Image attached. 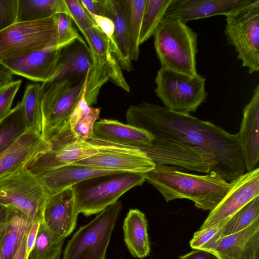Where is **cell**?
<instances>
[{
  "mask_svg": "<svg viewBox=\"0 0 259 259\" xmlns=\"http://www.w3.org/2000/svg\"><path fill=\"white\" fill-rule=\"evenodd\" d=\"M44 90L40 83H29L26 87L22 100L28 128L41 134L43 115L41 102ZM42 135V134H41Z\"/></svg>",
  "mask_w": 259,
  "mask_h": 259,
  "instance_id": "31",
  "label": "cell"
},
{
  "mask_svg": "<svg viewBox=\"0 0 259 259\" xmlns=\"http://www.w3.org/2000/svg\"><path fill=\"white\" fill-rule=\"evenodd\" d=\"M230 184L228 192L210 211L200 229L228 220L244 205L259 196V168L257 167L244 173L231 181Z\"/></svg>",
  "mask_w": 259,
  "mask_h": 259,
  "instance_id": "13",
  "label": "cell"
},
{
  "mask_svg": "<svg viewBox=\"0 0 259 259\" xmlns=\"http://www.w3.org/2000/svg\"><path fill=\"white\" fill-rule=\"evenodd\" d=\"M126 119L127 124L155 138L196 152L211 164L210 172L226 181L237 178L246 170L237 134H231L211 122L146 102L131 105Z\"/></svg>",
  "mask_w": 259,
  "mask_h": 259,
  "instance_id": "1",
  "label": "cell"
},
{
  "mask_svg": "<svg viewBox=\"0 0 259 259\" xmlns=\"http://www.w3.org/2000/svg\"><path fill=\"white\" fill-rule=\"evenodd\" d=\"M28 129L23 105L19 102L0 121V153L15 143Z\"/></svg>",
  "mask_w": 259,
  "mask_h": 259,
  "instance_id": "29",
  "label": "cell"
},
{
  "mask_svg": "<svg viewBox=\"0 0 259 259\" xmlns=\"http://www.w3.org/2000/svg\"><path fill=\"white\" fill-rule=\"evenodd\" d=\"M10 207L0 204V238L9 220Z\"/></svg>",
  "mask_w": 259,
  "mask_h": 259,
  "instance_id": "44",
  "label": "cell"
},
{
  "mask_svg": "<svg viewBox=\"0 0 259 259\" xmlns=\"http://www.w3.org/2000/svg\"><path fill=\"white\" fill-rule=\"evenodd\" d=\"M205 251L219 259H259V219L239 232L220 237Z\"/></svg>",
  "mask_w": 259,
  "mask_h": 259,
  "instance_id": "17",
  "label": "cell"
},
{
  "mask_svg": "<svg viewBox=\"0 0 259 259\" xmlns=\"http://www.w3.org/2000/svg\"><path fill=\"white\" fill-rule=\"evenodd\" d=\"M101 108L91 106L90 111L77 123L67 135L60 148L68 145L86 142L93 135V128L99 118Z\"/></svg>",
  "mask_w": 259,
  "mask_h": 259,
  "instance_id": "34",
  "label": "cell"
},
{
  "mask_svg": "<svg viewBox=\"0 0 259 259\" xmlns=\"http://www.w3.org/2000/svg\"><path fill=\"white\" fill-rule=\"evenodd\" d=\"M79 213L71 187L50 195L44 210L43 222L52 232L66 238L75 228Z\"/></svg>",
  "mask_w": 259,
  "mask_h": 259,
  "instance_id": "15",
  "label": "cell"
},
{
  "mask_svg": "<svg viewBox=\"0 0 259 259\" xmlns=\"http://www.w3.org/2000/svg\"><path fill=\"white\" fill-rule=\"evenodd\" d=\"M259 219V196L244 205L226 222L222 229L221 236L239 232Z\"/></svg>",
  "mask_w": 259,
  "mask_h": 259,
  "instance_id": "33",
  "label": "cell"
},
{
  "mask_svg": "<svg viewBox=\"0 0 259 259\" xmlns=\"http://www.w3.org/2000/svg\"><path fill=\"white\" fill-rule=\"evenodd\" d=\"M49 196L37 177L26 168L0 180V204L20 210L33 221H43Z\"/></svg>",
  "mask_w": 259,
  "mask_h": 259,
  "instance_id": "11",
  "label": "cell"
},
{
  "mask_svg": "<svg viewBox=\"0 0 259 259\" xmlns=\"http://www.w3.org/2000/svg\"><path fill=\"white\" fill-rule=\"evenodd\" d=\"M86 142L97 147V152L73 163L102 169L134 173H146L155 163L142 150L112 144L92 136Z\"/></svg>",
  "mask_w": 259,
  "mask_h": 259,
  "instance_id": "12",
  "label": "cell"
},
{
  "mask_svg": "<svg viewBox=\"0 0 259 259\" xmlns=\"http://www.w3.org/2000/svg\"><path fill=\"white\" fill-rule=\"evenodd\" d=\"M180 170L175 166L158 165L144 175L166 202L188 199L203 210L211 211L230 189V183L215 173L198 175Z\"/></svg>",
  "mask_w": 259,
  "mask_h": 259,
  "instance_id": "2",
  "label": "cell"
},
{
  "mask_svg": "<svg viewBox=\"0 0 259 259\" xmlns=\"http://www.w3.org/2000/svg\"><path fill=\"white\" fill-rule=\"evenodd\" d=\"M57 27L56 15L38 20L16 22L0 31V62L57 46Z\"/></svg>",
  "mask_w": 259,
  "mask_h": 259,
  "instance_id": "8",
  "label": "cell"
},
{
  "mask_svg": "<svg viewBox=\"0 0 259 259\" xmlns=\"http://www.w3.org/2000/svg\"><path fill=\"white\" fill-rule=\"evenodd\" d=\"M21 83V79L13 80L0 88V121L12 109V103Z\"/></svg>",
  "mask_w": 259,
  "mask_h": 259,
  "instance_id": "38",
  "label": "cell"
},
{
  "mask_svg": "<svg viewBox=\"0 0 259 259\" xmlns=\"http://www.w3.org/2000/svg\"><path fill=\"white\" fill-rule=\"evenodd\" d=\"M65 239L40 222L35 245L27 259H60Z\"/></svg>",
  "mask_w": 259,
  "mask_h": 259,
  "instance_id": "30",
  "label": "cell"
},
{
  "mask_svg": "<svg viewBox=\"0 0 259 259\" xmlns=\"http://www.w3.org/2000/svg\"><path fill=\"white\" fill-rule=\"evenodd\" d=\"M92 65L89 48L85 41L76 40L62 48L55 69L42 87L72 77L87 75Z\"/></svg>",
  "mask_w": 259,
  "mask_h": 259,
  "instance_id": "20",
  "label": "cell"
},
{
  "mask_svg": "<svg viewBox=\"0 0 259 259\" xmlns=\"http://www.w3.org/2000/svg\"><path fill=\"white\" fill-rule=\"evenodd\" d=\"M247 171L255 168L259 160V85L243 108L240 129L237 134Z\"/></svg>",
  "mask_w": 259,
  "mask_h": 259,
  "instance_id": "19",
  "label": "cell"
},
{
  "mask_svg": "<svg viewBox=\"0 0 259 259\" xmlns=\"http://www.w3.org/2000/svg\"><path fill=\"white\" fill-rule=\"evenodd\" d=\"M81 34L89 48L92 60L85 95L89 106L96 104L101 88L108 81L130 92V87L117 59L111 51L107 36L96 26Z\"/></svg>",
  "mask_w": 259,
  "mask_h": 259,
  "instance_id": "7",
  "label": "cell"
},
{
  "mask_svg": "<svg viewBox=\"0 0 259 259\" xmlns=\"http://www.w3.org/2000/svg\"><path fill=\"white\" fill-rule=\"evenodd\" d=\"M39 224L40 222L33 221L27 234L26 244V259L35 245Z\"/></svg>",
  "mask_w": 259,
  "mask_h": 259,
  "instance_id": "41",
  "label": "cell"
},
{
  "mask_svg": "<svg viewBox=\"0 0 259 259\" xmlns=\"http://www.w3.org/2000/svg\"><path fill=\"white\" fill-rule=\"evenodd\" d=\"M10 207L8 221L0 238V259H12L33 222L20 210Z\"/></svg>",
  "mask_w": 259,
  "mask_h": 259,
  "instance_id": "26",
  "label": "cell"
},
{
  "mask_svg": "<svg viewBox=\"0 0 259 259\" xmlns=\"http://www.w3.org/2000/svg\"><path fill=\"white\" fill-rule=\"evenodd\" d=\"M179 259H219L214 254L201 249H194L190 252L180 256Z\"/></svg>",
  "mask_w": 259,
  "mask_h": 259,
  "instance_id": "42",
  "label": "cell"
},
{
  "mask_svg": "<svg viewBox=\"0 0 259 259\" xmlns=\"http://www.w3.org/2000/svg\"><path fill=\"white\" fill-rule=\"evenodd\" d=\"M145 181L144 174L123 172L86 179L71 188L79 212L89 217L102 212Z\"/></svg>",
  "mask_w": 259,
  "mask_h": 259,
  "instance_id": "4",
  "label": "cell"
},
{
  "mask_svg": "<svg viewBox=\"0 0 259 259\" xmlns=\"http://www.w3.org/2000/svg\"><path fill=\"white\" fill-rule=\"evenodd\" d=\"M225 221L196 232L190 241V245L194 249H202L205 246L215 241L220 236Z\"/></svg>",
  "mask_w": 259,
  "mask_h": 259,
  "instance_id": "37",
  "label": "cell"
},
{
  "mask_svg": "<svg viewBox=\"0 0 259 259\" xmlns=\"http://www.w3.org/2000/svg\"><path fill=\"white\" fill-rule=\"evenodd\" d=\"M80 2L88 13L101 15L97 0H80Z\"/></svg>",
  "mask_w": 259,
  "mask_h": 259,
  "instance_id": "43",
  "label": "cell"
},
{
  "mask_svg": "<svg viewBox=\"0 0 259 259\" xmlns=\"http://www.w3.org/2000/svg\"><path fill=\"white\" fill-rule=\"evenodd\" d=\"M249 0H171L165 14L186 24L190 21L225 16L247 3Z\"/></svg>",
  "mask_w": 259,
  "mask_h": 259,
  "instance_id": "18",
  "label": "cell"
},
{
  "mask_svg": "<svg viewBox=\"0 0 259 259\" xmlns=\"http://www.w3.org/2000/svg\"><path fill=\"white\" fill-rule=\"evenodd\" d=\"M64 2L69 16L81 33L96 26L80 0H64Z\"/></svg>",
  "mask_w": 259,
  "mask_h": 259,
  "instance_id": "36",
  "label": "cell"
},
{
  "mask_svg": "<svg viewBox=\"0 0 259 259\" xmlns=\"http://www.w3.org/2000/svg\"><path fill=\"white\" fill-rule=\"evenodd\" d=\"M88 14L95 25L99 28L108 38L111 51L115 55L119 62L120 55L113 38L114 27L113 21L110 19L105 16L90 13Z\"/></svg>",
  "mask_w": 259,
  "mask_h": 259,
  "instance_id": "39",
  "label": "cell"
},
{
  "mask_svg": "<svg viewBox=\"0 0 259 259\" xmlns=\"http://www.w3.org/2000/svg\"><path fill=\"white\" fill-rule=\"evenodd\" d=\"M27 236L24 239L20 246L12 259H26V244Z\"/></svg>",
  "mask_w": 259,
  "mask_h": 259,
  "instance_id": "46",
  "label": "cell"
},
{
  "mask_svg": "<svg viewBox=\"0 0 259 259\" xmlns=\"http://www.w3.org/2000/svg\"><path fill=\"white\" fill-rule=\"evenodd\" d=\"M154 92L167 108L177 112H195L207 96L205 78L160 67L155 77Z\"/></svg>",
  "mask_w": 259,
  "mask_h": 259,
  "instance_id": "10",
  "label": "cell"
},
{
  "mask_svg": "<svg viewBox=\"0 0 259 259\" xmlns=\"http://www.w3.org/2000/svg\"><path fill=\"white\" fill-rule=\"evenodd\" d=\"M226 16L225 34L249 74L259 71V0H249Z\"/></svg>",
  "mask_w": 259,
  "mask_h": 259,
  "instance_id": "5",
  "label": "cell"
},
{
  "mask_svg": "<svg viewBox=\"0 0 259 259\" xmlns=\"http://www.w3.org/2000/svg\"><path fill=\"white\" fill-rule=\"evenodd\" d=\"M57 16V46L59 48L62 49L76 40L85 41L74 27L69 16L61 13Z\"/></svg>",
  "mask_w": 259,
  "mask_h": 259,
  "instance_id": "35",
  "label": "cell"
},
{
  "mask_svg": "<svg viewBox=\"0 0 259 259\" xmlns=\"http://www.w3.org/2000/svg\"><path fill=\"white\" fill-rule=\"evenodd\" d=\"M120 172H123L102 169L72 163L34 175L51 195L70 188L86 179Z\"/></svg>",
  "mask_w": 259,
  "mask_h": 259,
  "instance_id": "23",
  "label": "cell"
},
{
  "mask_svg": "<svg viewBox=\"0 0 259 259\" xmlns=\"http://www.w3.org/2000/svg\"><path fill=\"white\" fill-rule=\"evenodd\" d=\"M89 73L85 76L66 79L42 87L41 134L46 141L59 134L67 124L88 81Z\"/></svg>",
  "mask_w": 259,
  "mask_h": 259,
  "instance_id": "6",
  "label": "cell"
},
{
  "mask_svg": "<svg viewBox=\"0 0 259 259\" xmlns=\"http://www.w3.org/2000/svg\"><path fill=\"white\" fill-rule=\"evenodd\" d=\"M101 15L113 22V38L118 50L119 64L122 70L131 72L133 70L128 55L126 20L121 0H97Z\"/></svg>",
  "mask_w": 259,
  "mask_h": 259,
  "instance_id": "24",
  "label": "cell"
},
{
  "mask_svg": "<svg viewBox=\"0 0 259 259\" xmlns=\"http://www.w3.org/2000/svg\"><path fill=\"white\" fill-rule=\"evenodd\" d=\"M154 45L161 67L195 76L198 34L180 20L163 18L153 34Z\"/></svg>",
  "mask_w": 259,
  "mask_h": 259,
  "instance_id": "3",
  "label": "cell"
},
{
  "mask_svg": "<svg viewBox=\"0 0 259 259\" xmlns=\"http://www.w3.org/2000/svg\"><path fill=\"white\" fill-rule=\"evenodd\" d=\"M117 201L80 227L65 248L62 259H106L112 233L122 209Z\"/></svg>",
  "mask_w": 259,
  "mask_h": 259,
  "instance_id": "9",
  "label": "cell"
},
{
  "mask_svg": "<svg viewBox=\"0 0 259 259\" xmlns=\"http://www.w3.org/2000/svg\"><path fill=\"white\" fill-rule=\"evenodd\" d=\"M50 148L41 134L28 128L0 153V180L26 168L30 161Z\"/></svg>",
  "mask_w": 259,
  "mask_h": 259,
  "instance_id": "14",
  "label": "cell"
},
{
  "mask_svg": "<svg viewBox=\"0 0 259 259\" xmlns=\"http://www.w3.org/2000/svg\"><path fill=\"white\" fill-rule=\"evenodd\" d=\"M93 136L112 144L135 148L150 146L154 139L151 134L143 130L107 119L95 122Z\"/></svg>",
  "mask_w": 259,
  "mask_h": 259,
  "instance_id": "22",
  "label": "cell"
},
{
  "mask_svg": "<svg viewBox=\"0 0 259 259\" xmlns=\"http://www.w3.org/2000/svg\"><path fill=\"white\" fill-rule=\"evenodd\" d=\"M97 151V147L87 142L75 143L40 154L26 168L38 174L73 163L92 156Z\"/></svg>",
  "mask_w": 259,
  "mask_h": 259,
  "instance_id": "21",
  "label": "cell"
},
{
  "mask_svg": "<svg viewBox=\"0 0 259 259\" xmlns=\"http://www.w3.org/2000/svg\"><path fill=\"white\" fill-rule=\"evenodd\" d=\"M126 23L128 55L132 61L140 56L139 38L146 0H121Z\"/></svg>",
  "mask_w": 259,
  "mask_h": 259,
  "instance_id": "28",
  "label": "cell"
},
{
  "mask_svg": "<svg viewBox=\"0 0 259 259\" xmlns=\"http://www.w3.org/2000/svg\"><path fill=\"white\" fill-rule=\"evenodd\" d=\"M61 49L52 46L18 58L2 61L0 64L13 74L44 83L55 69Z\"/></svg>",
  "mask_w": 259,
  "mask_h": 259,
  "instance_id": "16",
  "label": "cell"
},
{
  "mask_svg": "<svg viewBox=\"0 0 259 259\" xmlns=\"http://www.w3.org/2000/svg\"><path fill=\"white\" fill-rule=\"evenodd\" d=\"M61 13L69 16L64 0H18L16 22L38 20Z\"/></svg>",
  "mask_w": 259,
  "mask_h": 259,
  "instance_id": "27",
  "label": "cell"
},
{
  "mask_svg": "<svg viewBox=\"0 0 259 259\" xmlns=\"http://www.w3.org/2000/svg\"><path fill=\"white\" fill-rule=\"evenodd\" d=\"M13 75L9 69L0 64V88L12 82Z\"/></svg>",
  "mask_w": 259,
  "mask_h": 259,
  "instance_id": "45",
  "label": "cell"
},
{
  "mask_svg": "<svg viewBox=\"0 0 259 259\" xmlns=\"http://www.w3.org/2000/svg\"><path fill=\"white\" fill-rule=\"evenodd\" d=\"M18 0H0V31L16 22Z\"/></svg>",
  "mask_w": 259,
  "mask_h": 259,
  "instance_id": "40",
  "label": "cell"
},
{
  "mask_svg": "<svg viewBox=\"0 0 259 259\" xmlns=\"http://www.w3.org/2000/svg\"><path fill=\"white\" fill-rule=\"evenodd\" d=\"M147 225L145 214L137 209H131L124 220V241L134 257L143 258L150 253Z\"/></svg>",
  "mask_w": 259,
  "mask_h": 259,
  "instance_id": "25",
  "label": "cell"
},
{
  "mask_svg": "<svg viewBox=\"0 0 259 259\" xmlns=\"http://www.w3.org/2000/svg\"><path fill=\"white\" fill-rule=\"evenodd\" d=\"M171 0H146L140 33V45L153 35L156 28L164 18Z\"/></svg>",
  "mask_w": 259,
  "mask_h": 259,
  "instance_id": "32",
  "label": "cell"
}]
</instances>
